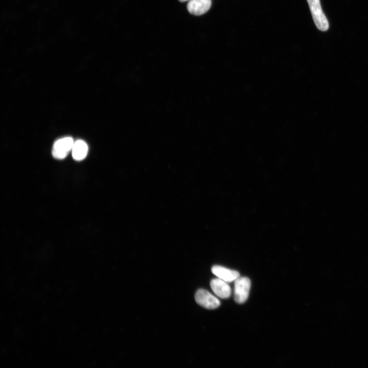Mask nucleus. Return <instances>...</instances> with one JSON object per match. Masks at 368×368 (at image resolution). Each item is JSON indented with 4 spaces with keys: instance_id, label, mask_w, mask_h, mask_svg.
Returning a JSON list of instances; mask_svg holds the SVG:
<instances>
[{
    "instance_id": "f257e3e1",
    "label": "nucleus",
    "mask_w": 368,
    "mask_h": 368,
    "mask_svg": "<svg viewBox=\"0 0 368 368\" xmlns=\"http://www.w3.org/2000/svg\"><path fill=\"white\" fill-rule=\"evenodd\" d=\"M316 27L321 31L328 30V21L321 9L319 0H307Z\"/></svg>"
},
{
    "instance_id": "f03ea898",
    "label": "nucleus",
    "mask_w": 368,
    "mask_h": 368,
    "mask_svg": "<svg viewBox=\"0 0 368 368\" xmlns=\"http://www.w3.org/2000/svg\"><path fill=\"white\" fill-rule=\"evenodd\" d=\"M234 282V300L238 304L244 303L249 296L250 281L247 277H239Z\"/></svg>"
},
{
    "instance_id": "7ed1b4c3",
    "label": "nucleus",
    "mask_w": 368,
    "mask_h": 368,
    "mask_svg": "<svg viewBox=\"0 0 368 368\" xmlns=\"http://www.w3.org/2000/svg\"><path fill=\"white\" fill-rule=\"evenodd\" d=\"M74 142L71 137H65L57 140L54 144L52 155L57 159L65 158L72 150Z\"/></svg>"
},
{
    "instance_id": "20e7f679",
    "label": "nucleus",
    "mask_w": 368,
    "mask_h": 368,
    "mask_svg": "<svg viewBox=\"0 0 368 368\" xmlns=\"http://www.w3.org/2000/svg\"><path fill=\"white\" fill-rule=\"evenodd\" d=\"M195 299L198 305L208 309H214L220 305V302L216 297L203 289L197 290Z\"/></svg>"
},
{
    "instance_id": "39448f33",
    "label": "nucleus",
    "mask_w": 368,
    "mask_h": 368,
    "mask_svg": "<svg viewBox=\"0 0 368 368\" xmlns=\"http://www.w3.org/2000/svg\"><path fill=\"white\" fill-rule=\"evenodd\" d=\"M210 286L214 293L220 298H227L231 295L232 290L228 283L220 278L212 279Z\"/></svg>"
},
{
    "instance_id": "423d86ee",
    "label": "nucleus",
    "mask_w": 368,
    "mask_h": 368,
    "mask_svg": "<svg viewBox=\"0 0 368 368\" xmlns=\"http://www.w3.org/2000/svg\"><path fill=\"white\" fill-rule=\"evenodd\" d=\"M211 5V0H190L187 4V10L190 13L198 16L208 12Z\"/></svg>"
},
{
    "instance_id": "0eeeda50",
    "label": "nucleus",
    "mask_w": 368,
    "mask_h": 368,
    "mask_svg": "<svg viewBox=\"0 0 368 368\" xmlns=\"http://www.w3.org/2000/svg\"><path fill=\"white\" fill-rule=\"evenodd\" d=\"M212 272L218 278L227 282L231 283L240 277L239 272L232 270L224 267L215 265L212 268Z\"/></svg>"
},
{
    "instance_id": "6e6552de",
    "label": "nucleus",
    "mask_w": 368,
    "mask_h": 368,
    "mask_svg": "<svg viewBox=\"0 0 368 368\" xmlns=\"http://www.w3.org/2000/svg\"><path fill=\"white\" fill-rule=\"evenodd\" d=\"M87 151L86 143L82 140H78L74 142L72 150L73 157L77 160H82L86 156Z\"/></svg>"
},
{
    "instance_id": "1a4fd4ad",
    "label": "nucleus",
    "mask_w": 368,
    "mask_h": 368,
    "mask_svg": "<svg viewBox=\"0 0 368 368\" xmlns=\"http://www.w3.org/2000/svg\"><path fill=\"white\" fill-rule=\"evenodd\" d=\"M178 1H179V2H186V1H190V0H178Z\"/></svg>"
}]
</instances>
